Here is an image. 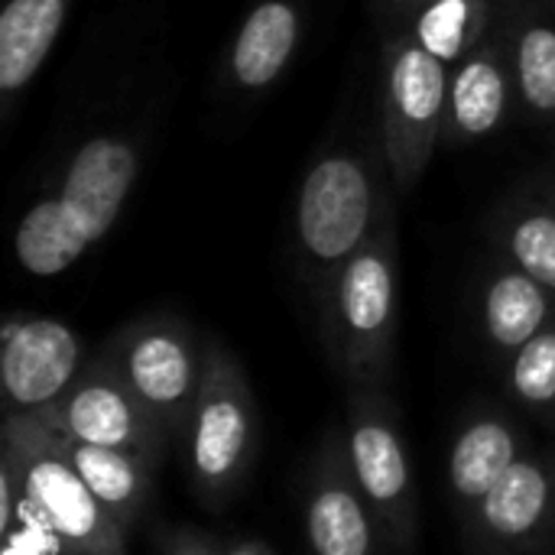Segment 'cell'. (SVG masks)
I'll return each mask as SVG.
<instances>
[{
    "label": "cell",
    "instance_id": "ba28073f",
    "mask_svg": "<svg viewBox=\"0 0 555 555\" xmlns=\"http://www.w3.org/2000/svg\"><path fill=\"white\" fill-rule=\"evenodd\" d=\"M341 433L354 481L374 511L387 555H410L420 540V488L390 390H348Z\"/></svg>",
    "mask_w": 555,
    "mask_h": 555
},
{
    "label": "cell",
    "instance_id": "ffe728a7",
    "mask_svg": "<svg viewBox=\"0 0 555 555\" xmlns=\"http://www.w3.org/2000/svg\"><path fill=\"white\" fill-rule=\"evenodd\" d=\"M62 446H65L68 462L75 465V472L85 478L91 494L101 501V507L130 533L150 507L159 468L140 455L120 452V449L81 446V442H68V439H62Z\"/></svg>",
    "mask_w": 555,
    "mask_h": 555
},
{
    "label": "cell",
    "instance_id": "5bb4252c",
    "mask_svg": "<svg viewBox=\"0 0 555 555\" xmlns=\"http://www.w3.org/2000/svg\"><path fill=\"white\" fill-rule=\"evenodd\" d=\"M520 111L514 68L507 55V42L498 23L488 26L481 42L449 72V101H446V127L442 146L462 150L481 143L507 124V117Z\"/></svg>",
    "mask_w": 555,
    "mask_h": 555
},
{
    "label": "cell",
    "instance_id": "d6986e66",
    "mask_svg": "<svg viewBox=\"0 0 555 555\" xmlns=\"http://www.w3.org/2000/svg\"><path fill=\"white\" fill-rule=\"evenodd\" d=\"M488 241L501 257L555 293V205L530 179L491 208Z\"/></svg>",
    "mask_w": 555,
    "mask_h": 555
},
{
    "label": "cell",
    "instance_id": "9c48e42d",
    "mask_svg": "<svg viewBox=\"0 0 555 555\" xmlns=\"http://www.w3.org/2000/svg\"><path fill=\"white\" fill-rule=\"evenodd\" d=\"M33 420L68 442L133 452L156 468H163L172 449L166 429L143 410L101 351H94L81 377Z\"/></svg>",
    "mask_w": 555,
    "mask_h": 555
},
{
    "label": "cell",
    "instance_id": "6da1fadb",
    "mask_svg": "<svg viewBox=\"0 0 555 555\" xmlns=\"http://www.w3.org/2000/svg\"><path fill=\"white\" fill-rule=\"evenodd\" d=\"M156 104H111L52 156L49 176L13 231V257L23 273L62 276L114 231L140 182L156 133Z\"/></svg>",
    "mask_w": 555,
    "mask_h": 555
},
{
    "label": "cell",
    "instance_id": "277c9868",
    "mask_svg": "<svg viewBox=\"0 0 555 555\" xmlns=\"http://www.w3.org/2000/svg\"><path fill=\"white\" fill-rule=\"evenodd\" d=\"M260 446V403L241 358L221 338H205L202 387L179 439L195 501L211 511L234 501L257 468Z\"/></svg>",
    "mask_w": 555,
    "mask_h": 555
},
{
    "label": "cell",
    "instance_id": "83f0119b",
    "mask_svg": "<svg viewBox=\"0 0 555 555\" xmlns=\"http://www.w3.org/2000/svg\"><path fill=\"white\" fill-rule=\"evenodd\" d=\"M546 3H550V7H553V10H555V0H546Z\"/></svg>",
    "mask_w": 555,
    "mask_h": 555
},
{
    "label": "cell",
    "instance_id": "7c38bea8",
    "mask_svg": "<svg viewBox=\"0 0 555 555\" xmlns=\"http://www.w3.org/2000/svg\"><path fill=\"white\" fill-rule=\"evenodd\" d=\"M475 555H555V449L527 452L465 530Z\"/></svg>",
    "mask_w": 555,
    "mask_h": 555
},
{
    "label": "cell",
    "instance_id": "e0dca14e",
    "mask_svg": "<svg viewBox=\"0 0 555 555\" xmlns=\"http://www.w3.org/2000/svg\"><path fill=\"white\" fill-rule=\"evenodd\" d=\"M507 42L520 114L540 127L555 124V10L546 0H494Z\"/></svg>",
    "mask_w": 555,
    "mask_h": 555
},
{
    "label": "cell",
    "instance_id": "7a4b0ae2",
    "mask_svg": "<svg viewBox=\"0 0 555 555\" xmlns=\"http://www.w3.org/2000/svg\"><path fill=\"white\" fill-rule=\"evenodd\" d=\"M393 195L400 192L390 179L380 117L354 107L312 153L289 215L293 276L309 309L371 241Z\"/></svg>",
    "mask_w": 555,
    "mask_h": 555
},
{
    "label": "cell",
    "instance_id": "4fadbf2b",
    "mask_svg": "<svg viewBox=\"0 0 555 555\" xmlns=\"http://www.w3.org/2000/svg\"><path fill=\"white\" fill-rule=\"evenodd\" d=\"M302 530L309 555H387L374 511L354 481L341 429L322 436L309 465Z\"/></svg>",
    "mask_w": 555,
    "mask_h": 555
},
{
    "label": "cell",
    "instance_id": "7402d4cb",
    "mask_svg": "<svg viewBox=\"0 0 555 555\" xmlns=\"http://www.w3.org/2000/svg\"><path fill=\"white\" fill-rule=\"evenodd\" d=\"M511 400L555 429V319L501 371Z\"/></svg>",
    "mask_w": 555,
    "mask_h": 555
},
{
    "label": "cell",
    "instance_id": "ac0fdd59",
    "mask_svg": "<svg viewBox=\"0 0 555 555\" xmlns=\"http://www.w3.org/2000/svg\"><path fill=\"white\" fill-rule=\"evenodd\" d=\"M75 0H7L0 10V120L49 62Z\"/></svg>",
    "mask_w": 555,
    "mask_h": 555
},
{
    "label": "cell",
    "instance_id": "8992f818",
    "mask_svg": "<svg viewBox=\"0 0 555 555\" xmlns=\"http://www.w3.org/2000/svg\"><path fill=\"white\" fill-rule=\"evenodd\" d=\"M449 72L406 29H380L377 117L390 179L400 195L416 189L442 146Z\"/></svg>",
    "mask_w": 555,
    "mask_h": 555
},
{
    "label": "cell",
    "instance_id": "603a6c76",
    "mask_svg": "<svg viewBox=\"0 0 555 555\" xmlns=\"http://www.w3.org/2000/svg\"><path fill=\"white\" fill-rule=\"evenodd\" d=\"M0 555H88L62 540L16 491L13 478L0 472Z\"/></svg>",
    "mask_w": 555,
    "mask_h": 555
},
{
    "label": "cell",
    "instance_id": "2e32d148",
    "mask_svg": "<svg viewBox=\"0 0 555 555\" xmlns=\"http://www.w3.org/2000/svg\"><path fill=\"white\" fill-rule=\"evenodd\" d=\"M527 452V436L507 410L481 403L462 416L446 459L449 501L462 530L472 527L488 494Z\"/></svg>",
    "mask_w": 555,
    "mask_h": 555
},
{
    "label": "cell",
    "instance_id": "cb8c5ba5",
    "mask_svg": "<svg viewBox=\"0 0 555 555\" xmlns=\"http://www.w3.org/2000/svg\"><path fill=\"white\" fill-rule=\"evenodd\" d=\"M224 553V543H218L215 537L195 530V527H169L153 555H221Z\"/></svg>",
    "mask_w": 555,
    "mask_h": 555
},
{
    "label": "cell",
    "instance_id": "44dd1931",
    "mask_svg": "<svg viewBox=\"0 0 555 555\" xmlns=\"http://www.w3.org/2000/svg\"><path fill=\"white\" fill-rule=\"evenodd\" d=\"M491 23H494V0H426L393 26L406 29L429 55L455 68L481 42Z\"/></svg>",
    "mask_w": 555,
    "mask_h": 555
},
{
    "label": "cell",
    "instance_id": "3957f363",
    "mask_svg": "<svg viewBox=\"0 0 555 555\" xmlns=\"http://www.w3.org/2000/svg\"><path fill=\"white\" fill-rule=\"evenodd\" d=\"M315 332L348 390H390L400 345V215L387 202L371 241L312 306Z\"/></svg>",
    "mask_w": 555,
    "mask_h": 555
},
{
    "label": "cell",
    "instance_id": "d4e9b609",
    "mask_svg": "<svg viewBox=\"0 0 555 555\" xmlns=\"http://www.w3.org/2000/svg\"><path fill=\"white\" fill-rule=\"evenodd\" d=\"M423 3H426V0H367L377 29H387V26L400 23L403 16H410V13H413L416 7H423Z\"/></svg>",
    "mask_w": 555,
    "mask_h": 555
},
{
    "label": "cell",
    "instance_id": "5b68a950",
    "mask_svg": "<svg viewBox=\"0 0 555 555\" xmlns=\"http://www.w3.org/2000/svg\"><path fill=\"white\" fill-rule=\"evenodd\" d=\"M0 472L20 498L72 546L88 555H130L127 530L101 507L85 478L65 455V446L33 416H3Z\"/></svg>",
    "mask_w": 555,
    "mask_h": 555
},
{
    "label": "cell",
    "instance_id": "8fae6325",
    "mask_svg": "<svg viewBox=\"0 0 555 555\" xmlns=\"http://www.w3.org/2000/svg\"><path fill=\"white\" fill-rule=\"evenodd\" d=\"M309 33L306 0H250L234 26L215 91L228 107L263 101L293 68Z\"/></svg>",
    "mask_w": 555,
    "mask_h": 555
},
{
    "label": "cell",
    "instance_id": "9a60e30c",
    "mask_svg": "<svg viewBox=\"0 0 555 555\" xmlns=\"http://www.w3.org/2000/svg\"><path fill=\"white\" fill-rule=\"evenodd\" d=\"M472 306L478 341L498 371L555 319V293L498 250L478 267Z\"/></svg>",
    "mask_w": 555,
    "mask_h": 555
},
{
    "label": "cell",
    "instance_id": "4316f807",
    "mask_svg": "<svg viewBox=\"0 0 555 555\" xmlns=\"http://www.w3.org/2000/svg\"><path fill=\"white\" fill-rule=\"evenodd\" d=\"M527 179H530V182H533V185H537V189H540V192H543V195H546V198L555 205V143H553L550 159H546L533 176H527Z\"/></svg>",
    "mask_w": 555,
    "mask_h": 555
},
{
    "label": "cell",
    "instance_id": "30bf717a",
    "mask_svg": "<svg viewBox=\"0 0 555 555\" xmlns=\"http://www.w3.org/2000/svg\"><path fill=\"white\" fill-rule=\"evenodd\" d=\"M91 361L85 338L49 315L10 319L0 332L3 416H36L52 406Z\"/></svg>",
    "mask_w": 555,
    "mask_h": 555
},
{
    "label": "cell",
    "instance_id": "52a82bcc",
    "mask_svg": "<svg viewBox=\"0 0 555 555\" xmlns=\"http://www.w3.org/2000/svg\"><path fill=\"white\" fill-rule=\"evenodd\" d=\"M98 351L179 446L205 374V338L195 325L172 312H146L114 328Z\"/></svg>",
    "mask_w": 555,
    "mask_h": 555
},
{
    "label": "cell",
    "instance_id": "484cf974",
    "mask_svg": "<svg viewBox=\"0 0 555 555\" xmlns=\"http://www.w3.org/2000/svg\"><path fill=\"white\" fill-rule=\"evenodd\" d=\"M221 555H276V550H273L267 540H257V537H241V540H231V543H224V553Z\"/></svg>",
    "mask_w": 555,
    "mask_h": 555
}]
</instances>
